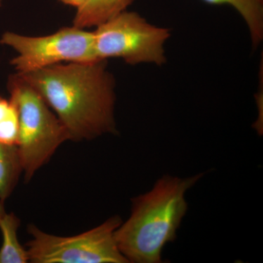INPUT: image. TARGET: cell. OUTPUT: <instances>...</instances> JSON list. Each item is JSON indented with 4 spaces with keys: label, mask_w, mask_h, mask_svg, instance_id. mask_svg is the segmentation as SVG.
I'll return each mask as SVG.
<instances>
[{
    "label": "cell",
    "mask_w": 263,
    "mask_h": 263,
    "mask_svg": "<svg viewBox=\"0 0 263 263\" xmlns=\"http://www.w3.org/2000/svg\"><path fill=\"white\" fill-rule=\"evenodd\" d=\"M134 0H86L77 8L74 27L86 29L100 24L127 10Z\"/></svg>",
    "instance_id": "cell-7"
},
{
    "label": "cell",
    "mask_w": 263,
    "mask_h": 263,
    "mask_svg": "<svg viewBox=\"0 0 263 263\" xmlns=\"http://www.w3.org/2000/svg\"><path fill=\"white\" fill-rule=\"evenodd\" d=\"M203 175H164L150 191L132 199L130 216L115 232L118 248L128 262H162V250L177 238L187 212L186 194Z\"/></svg>",
    "instance_id": "cell-2"
},
{
    "label": "cell",
    "mask_w": 263,
    "mask_h": 263,
    "mask_svg": "<svg viewBox=\"0 0 263 263\" xmlns=\"http://www.w3.org/2000/svg\"><path fill=\"white\" fill-rule=\"evenodd\" d=\"M8 89L18 110L17 148L24 178L29 181L70 137L41 95L22 76H10Z\"/></svg>",
    "instance_id": "cell-3"
},
{
    "label": "cell",
    "mask_w": 263,
    "mask_h": 263,
    "mask_svg": "<svg viewBox=\"0 0 263 263\" xmlns=\"http://www.w3.org/2000/svg\"><path fill=\"white\" fill-rule=\"evenodd\" d=\"M20 220L13 213L0 216V230L3 245L0 248V263H27L29 261L27 249L20 245L17 230Z\"/></svg>",
    "instance_id": "cell-8"
},
{
    "label": "cell",
    "mask_w": 263,
    "mask_h": 263,
    "mask_svg": "<svg viewBox=\"0 0 263 263\" xmlns=\"http://www.w3.org/2000/svg\"><path fill=\"white\" fill-rule=\"evenodd\" d=\"M96 27L98 60L120 58L130 65L162 66L167 62L164 45L171 30L149 23L136 12L124 10Z\"/></svg>",
    "instance_id": "cell-4"
},
{
    "label": "cell",
    "mask_w": 263,
    "mask_h": 263,
    "mask_svg": "<svg viewBox=\"0 0 263 263\" xmlns=\"http://www.w3.org/2000/svg\"><path fill=\"white\" fill-rule=\"evenodd\" d=\"M11 108L8 117L0 122V143L8 146H16L18 138V114L16 105L10 100Z\"/></svg>",
    "instance_id": "cell-11"
},
{
    "label": "cell",
    "mask_w": 263,
    "mask_h": 263,
    "mask_svg": "<svg viewBox=\"0 0 263 263\" xmlns=\"http://www.w3.org/2000/svg\"><path fill=\"white\" fill-rule=\"evenodd\" d=\"M212 5H228L234 8L247 24L254 47L263 39V0H202Z\"/></svg>",
    "instance_id": "cell-9"
},
{
    "label": "cell",
    "mask_w": 263,
    "mask_h": 263,
    "mask_svg": "<svg viewBox=\"0 0 263 263\" xmlns=\"http://www.w3.org/2000/svg\"><path fill=\"white\" fill-rule=\"evenodd\" d=\"M4 206H3V202H0V216L3 215L5 213Z\"/></svg>",
    "instance_id": "cell-14"
},
{
    "label": "cell",
    "mask_w": 263,
    "mask_h": 263,
    "mask_svg": "<svg viewBox=\"0 0 263 263\" xmlns=\"http://www.w3.org/2000/svg\"><path fill=\"white\" fill-rule=\"evenodd\" d=\"M22 171L17 146L0 143V202L11 195Z\"/></svg>",
    "instance_id": "cell-10"
},
{
    "label": "cell",
    "mask_w": 263,
    "mask_h": 263,
    "mask_svg": "<svg viewBox=\"0 0 263 263\" xmlns=\"http://www.w3.org/2000/svg\"><path fill=\"white\" fill-rule=\"evenodd\" d=\"M11 108V103L10 100H5L3 97L0 96V122L8 117Z\"/></svg>",
    "instance_id": "cell-12"
},
{
    "label": "cell",
    "mask_w": 263,
    "mask_h": 263,
    "mask_svg": "<svg viewBox=\"0 0 263 263\" xmlns=\"http://www.w3.org/2000/svg\"><path fill=\"white\" fill-rule=\"evenodd\" d=\"M114 216L89 231L70 237L57 236L29 224L32 239L27 243L29 262L34 263H129L119 248L115 232L122 224Z\"/></svg>",
    "instance_id": "cell-5"
},
{
    "label": "cell",
    "mask_w": 263,
    "mask_h": 263,
    "mask_svg": "<svg viewBox=\"0 0 263 263\" xmlns=\"http://www.w3.org/2000/svg\"><path fill=\"white\" fill-rule=\"evenodd\" d=\"M2 1H3V0H0V7H1L2 5Z\"/></svg>",
    "instance_id": "cell-15"
},
{
    "label": "cell",
    "mask_w": 263,
    "mask_h": 263,
    "mask_svg": "<svg viewBox=\"0 0 263 263\" xmlns=\"http://www.w3.org/2000/svg\"><path fill=\"white\" fill-rule=\"evenodd\" d=\"M0 43L13 48L17 56L10 63L16 73L24 74L63 62L97 61L94 32L85 29L64 27L40 37L6 32Z\"/></svg>",
    "instance_id": "cell-6"
},
{
    "label": "cell",
    "mask_w": 263,
    "mask_h": 263,
    "mask_svg": "<svg viewBox=\"0 0 263 263\" xmlns=\"http://www.w3.org/2000/svg\"><path fill=\"white\" fill-rule=\"evenodd\" d=\"M18 74L56 114L70 140L117 133L116 82L107 60L60 63Z\"/></svg>",
    "instance_id": "cell-1"
},
{
    "label": "cell",
    "mask_w": 263,
    "mask_h": 263,
    "mask_svg": "<svg viewBox=\"0 0 263 263\" xmlns=\"http://www.w3.org/2000/svg\"><path fill=\"white\" fill-rule=\"evenodd\" d=\"M62 3L66 5H70V6L76 7V8L81 6L86 0H60Z\"/></svg>",
    "instance_id": "cell-13"
}]
</instances>
